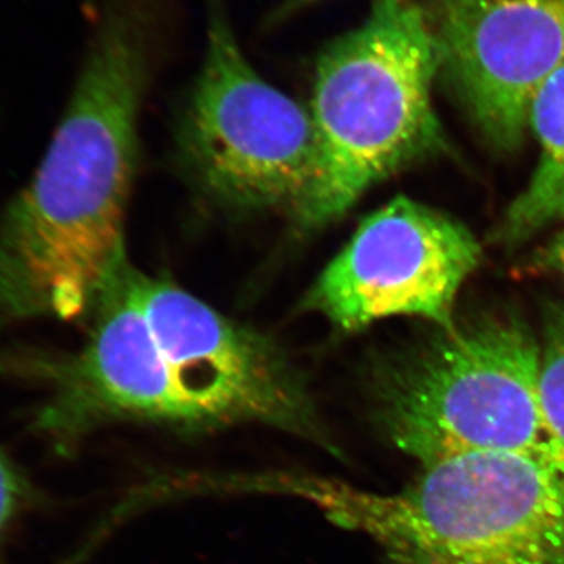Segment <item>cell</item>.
<instances>
[{
  "instance_id": "6da1fadb",
  "label": "cell",
  "mask_w": 564,
  "mask_h": 564,
  "mask_svg": "<svg viewBox=\"0 0 564 564\" xmlns=\"http://www.w3.org/2000/svg\"><path fill=\"white\" fill-rule=\"evenodd\" d=\"M150 68L139 3L104 14L68 107L28 187L0 215V315L76 321L128 262L124 218Z\"/></svg>"
},
{
  "instance_id": "8fae6325",
  "label": "cell",
  "mask_w": 564,
  "mask_h": 564,
  "mask_svg": "<svg viewBox=\"0 0 564 564\" xmlns=\"http://www.w3.org/2000/svg\"><path fill=\"white\" fill-rule=\"evenodd\" d=\"M35 500L28 478L11 462L6 452L0 451V549L10 525Z\"/></svg>"
},
{
  "instance_id": "52a82bcc",
  "label": "cell",
  "mask_w": 564,
  "mask_h": 564,
  "mask_svg": "<svg viewBox=\"0 0 564 564\" xmlns=\"http://www.w3.org/2000/svg\"><path fill=\"white\" fill-rule=\"evenodd\" d=\"M480 258V243L466 226L399 196L359 225L307 292L304 310L343 333L395 315L447 328Z\"/></svg>"
},
{
  "instance_id": "30bf717a",
  "label": "cell",
  "mask_w": 564,
  "mask_h": 564,
  "mask_svg": "<svg viewBox=\"0 0 564 564\" xmlns=\"http://www.w3.org/2000/svg\"><path fill=\"white\" fill-rule=\"evenodd\" d=\"M541 403L549 425L564 447V306L551 304L541 344Z\"/></svg>"
},
{
  "instance_id": "5b68a950",
  "label": "cell",
  "mask_w": 564,
  "mask_h": 564,
  "mask_svg": "<svg viewBox=\"0 0 564 564\" xmlns=\"http://www.w3.org/2000/svg\"><path fill=\"white\" fill-rule=\"evenodd\" d=\"M181 143L204 191L232 209H282L293 217L317 182L321 150L311 110L252 68L215 0Z\"/></svg>"
},
{
  "instance_id": "4fadbf2b",
  "label": "cell",
  "mask_w": 564,
  "mask_h": 564,
  "mask_svg": "<svg viewBox=\"0 0 564 564\" xmlns=\"http://www.w3.org/2000/svg\"><path fill=\"white\" fill-rule=\"evenodd\" d=\"M323 0H284L280 7L272 13L273 24H280L282 21L291 20L292 17L299 14L300 11L311 9L318 6Z\"/></svg>"
},
{
  "instance_id": "277c9868",
  "label": "cell",
  "mask_w": 564,
  "mask_h": 564,
  "mask_svg": "<svg viewBox=\"0 0 564 564\" xmlns=\"http://www.w3.org/2000/svg\"><path fill=\"white\" fill-rule=\"evenodd\" d=\"M282 488L367 534L391 564H564V477L530 456H452L393 494L311 480Z\"/></svg>"
},
{
  "instance_id": "8992f818",
  "label": "cell",
  "mask_w": 564,
  "mask_h": 564,
  "mask_svg": "<svg viewBox=\"0 0 564 564\" xmlns=\"http://www.w3.org/2000/svg\"><path fill=\"white\" fill-rule=\"evenodd\" d=\"M141 306L181 410V433L262 423L337 454L302 373L272 337L161 278L137 272Z\"/></svg>"
},
{
  "instance_id": "5bb4252c",
  "label": "cell",
  "mask_w": 564,
  "mask_h": 564,
  "mask_svg": "<svg viewBox=\"0 0 564 564\" xmlns=\"http://www.w3.org/2000/svg\"><path fill=\"white\" fill-rule=\"evenodd\" d=\"M562 273L564 274V270H563V272H562Z\"/></svg>"
},
{
  "instance_id": "7c38bea8",
  "label": "cell",
  "mask_w": 564,
  "mask_h": 564,
  "mask_svg": "<svg viewBox=\"0 0 564 564\" xmlns=\"http://www.w3.org/2000/svg\"><path fill=\"white\" fill-rule=\"evenodd\" d=\"M538 269L555 270L562 273L564 270V231L558 234L536 259Z\"/></svg>"
},
{
  "instance_id": "9c48e42d",
  "label": "cell",
  "mask_w": 564,
  "mask_h": 564,
  "mask_svg": "<svg viewBox=\"0 0 564 564\" xmlns=\"http://www.w3.org/2000/svg\"><path fill=\"white\" fill-rule=\"evenodd\" d=\"M529 128L540 143V161L494 234L497 243L510 248L564 218V61L534 95Z\"/></svg>"
},
{
  "instance_id": "7a4b0ae2",
  "label": "cell",
  "mask_w": 564,
  "mask_h": 564,
  "mask_svg": "<svg viewBox=\"0 0 564 564\" xmlns=\"http://www.w3.org/2000/svg\"><path fill=\"white\" fill-rule=\"evenodd\" d=\"M540 370L541 344L521 315L474 314L375 356L366 370L370 422L422 466L507 452L564 477V447L544 414Z\"/></svg>"
},
{
  "instance_id": "3957f363",
  "label": "cell",
  "mask_w": 564,
  "mask_h": 564,
  "mask_svg": "<svg viewBox=\"0 0 564 564\" xmlns=\"http://www.w3.org/2000/svg\"><path fill=\"white\" fill-rule=\"evenodd\" d=\"M440 69V47L415 0H375L361 25L323 47L310 109L321 165L296 226L332 225L375 185L445 150L432 99Z\"/></svg>"
},
{
  "instance_id": "ba28073f",
  "label": "cell",
  "mask_w": 564,
  "mask_h": 564,
  "mask_svg": "<svg viewBox=\"0 0 564 564\" xmlns=\"http://www.w3.org/2000/svg\"><path fill=\"white\" fill-rule=\"evenodd\" d=\"M426 18L477 128L518 150L534 95L564 61V0H433Z\"/></svg>"
}]
</instances>
